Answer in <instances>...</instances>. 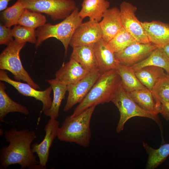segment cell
Wrapping results in <instances>:
<instances>
[{"label": "cell", "instance_id": "1", "mask_svg": "<svg viewBox=\"0 0 169 169\" xmlns=\"http://www.w3.org/2000/svg\"><path fill=\"white\" fill-rule=\"evenodd\" d=\"M4 136L9 144L0 150V169L18 164L21 169H43L31 148V144L37 137L34 131L12 128L6 131Z\"/></svg>", "mask_w": 169, "mask_h": 169}, {"label": "cell", "instance_id": "2", "mask_svg": "<svg viewBox=\"0 0 169 169\" xmlns=\"http://www.w3.org/2000/svg\"><path fill=\"white\" fill-rule=\"evenodd\" d=\"M120 84V77L115 69L101 74L71 115H76L90 107L111 101Z\"/></svg>", "mask_w": 169, "mask_h": 169}, {"label": "cell", "instance_id": "3", "mask_svg": "<svg viewBox=\"0 0 169 169\" xmlns=\"http://www.w3.org/2000/svg\"><path fill=\"white\" fill-rule=\"evenodd\" d=\"M95 107H90L76 115L66 117L59 128L58 139L84 147H88L91 137L90 122Z\"/></svg>", "mask_w": 169, "mask_h": 169}, {"label": "cell", "instance_id": "4", "mask_svg": "<svg viewBox=\"0 0 169 169\" xmlns=\"http://www.w3.org/2000/svg\"><path fill=\"white\" fill-rule=\"evenodd\" d=\"M76 8L67 18L59 23L52 24L48 23L38 28L35 30L37 40L35 47L37 48L45 40L55 38L59 40L64 48V55H67L68 47L73 34L76 29L82 23L83 19L79 14Z\"/></svg>", "mask_w": 169, "mask_h": 169}, {"label": "cell", "instance_id": "5", "mask_svg": "<svg viewBox=\"0 0 169 169\" xmlns=\"http://www.w3.org/2000/svg\"><path fill=\"white\" fill-rule=\"evenodd\" d=\"M111 101L118 108L120 113V119L116 128L117 133L123 131L126 122L135 116L148 118L158 124L160 123L158 114L146 111L141 107L132 98L129 93L123 88L121 84Z\"/></svg>", "mask_w": 169, "mask_h": 169}, {"label": "cell", "instance_id": "6", "mask_svg": "<svg viewBox=\"0 0 169 169\" xmlns=\"http://www.w3.org/2000/svg\"><path fill=\"white\" fill-rule=\"evenodd\" d=\"M26 44L14 40L7 46L0 55V69L10 72L17 81L22 80L36 89L40 87L31 78L23 66L20 58V53Z\"/></svg>", "mask_w": 169, "mask_h": 169}, {"label": "cell", "instance_id": "7", "mask_svg": "<svg viewBox=\"0 0 169 169\" xmlns=\"http://www.w3.org/2000/svg\"><path fill=\"white\" fill-rule=\"evenodd\" d=\"M24 8L45 13L54 21L64 19L77 8L74 0H20Z\"/></svg>", "mask_w": 169, "mask_h": 169}, {"label": "cell", "instance_id": "8", "mask_svg": "<svg viewBox=\"0 0 169 169\" xmlns=\"http://www.w3.org/2000/svg\"><path fill=\"white\" fill-rule=\"evenodd\" d=\"M101 74L98 69L90 71L77 82L67 86L68 95L64 111L67 112L84 99Z\"/></svg>", "mask_w": 169, "mask_h": 169}, {"label": "cell", "instance_id": "9", "mask_svg": "<svg viewBox=\"0 0 169 169\" xmlns=\"http://www.w3.org/2000/svg\"><path fill=\"white\" fill-rule=\"evenodd\" d=\"M120 10L123 27L137 42L142 43L150 42L141 22L136 16L137 8L130 3L124 1L120 4Z\"/></svg>", "mask_w": 169, "mask_h": 169}, {"label": "cell", "instance_id": "10", "mask_svg": "<svg viewBox=\"0 0 169 169\" xmlns=\"http://www.w3.org/2000/svg\"><path fill=\"white\" fill-rule=\"evenodd\" d=\"M0 80L6 82L14 87L21 94L33 97L43 104L42 111L44 114L50 108L52 103L50 94L52 89L50 86L43 91L38 90L29 84L11 79L5 70H0Z\"/></svg>", "mask_w": 169, "mask_h": 169}, {"label": "cell", "instance_id": "11", "mask_svg": "<svg viewBox=\"0 0 169 169\" xmlns=\"http://www.w3.org/2000/svg\"><path fill=\"white\" fill-rule=\"evenodd\" d=\"M158 47L151 42H137L119 52L115 53V57L119 64L130 67L146 59Z\"/></svg>", "mask_w": 169, "mask_h": 169}, {"label": "cell", "instance_id": "12", "mask_svg": "<svg viewBox=\"0 0 169 169\" xmlns=\"http://www.w3.org/2000/svg\"><path fill=\"white\" fill-rule=\"evenodd\" d=\"M102 38V33L99 22L89 20L81 23L74 31L69 45L76 46L93 45Z\"/></svg>", "mask_w": 169, "mask_h": 169}, {"label": "cell", "instance_id": "13", "mask_svg": "<svg viewBox=\"0 0 169 169\" xmlns=\"http://www.w3.org/2000/svg\"><path fill=\"white\" fill-rule=\"evenodd\" d=\"M59 123L56 119L50 118L44 127L45 136L43 140L31 146L33 151L36 153L39 159L40 165L43 169L46 166L49 157V151L53 141L57 137Z\"/></svg>", "mask_w": 169, "mask_h": 169}, {"label": "cell", "instance_id": "14", "mask_svg": "<svg viewBox=\"0 0 169 169\" xmlns=\"http://www.w3.org/2000/svg\"><path fill=\"white\" fill-rule=\"evenodd\" d=\"M99 23L102 39L109 42L123 28L120 9L116 7L109 8Z\"/></svg>", "mask_w": 169, "mask_h": 169}, {"label": "cell", "instance_id": "15", "mask_svg": "<svg viewBox=\"0 0 169 169\" xmlns=\"http://www.w3.org/2000/svg\"><path fill=\"white\" fill-rule=\"evenodd\" d=\"M89 72L75 60L70 59L67 63H64L56 72L55 79L61 84L67 86L77 82Z\"/></svg>", "mask_w": 169, "mask_h": 169}, {"label": "cell", "instance_id": "16", "mask_svg": "<svg viewBox=\"0 0 169 169\" xmlns=\"http://www.w3.org/2000/svg\"><path fill=\"white\" fill-rule=\"evenodd\" d=\"M93 47L98 63V69L101 74L116 69L119 63L107 42L101 38L94 44Z\"/></svg>", "mask_w": 169, "mask_h": 169}, {"label": "cell", "instance_id": "17", "mask_svg": "<svg viewBox=\"0 0 169 169\" xmlns=\"http://www.w3.org/2000/svg\"><path fill=\"white\" fill-rule=\"evenodd\" d=\"M141 23L150 42L161 48L169 44V24L159 21Z\"/></svg>", "mask_w": 169, "mask_h": 169}, {"label": "cell", "instance_id": "18", "mask_svg": "<svg viewBox=\"0 0 169 169\" xmlns=\"http://www.w3.org/2000/svg\"><path fill=\"white\" fill-rule=\"evenodd\" d=\"M110 6V2L107 0H83L79 16L82 19L89 17L90 19L99 22Z\"/></svg>", "mask_w": 169, "mask_h": 169}, {"label": "cell", "instance_id": "19", "mask_svg": "<svg viewBox=\"0 0 169 169\" xmlns=\"http://www.w3.org/2000/svg\"><path fill=\"white\" fill-rule=\"evenodd\" d=\"M93 45H83L73 48L70 59L75 60L90 72L98 69Z\"/></svg>", "mask_w": 169, "mask_h": 169}, {"label": "cell", "instance_id": "20", "mask_svg": "<svg viewBox=\"0 0 169 169\" xmlns=\"http://www.w3.org/2000/svg\"><path fill=\"white\" fill-rule=\"evenodd\" d=\"M6 86L1 81L0 82V121L3 119L9 113L18 112L25 115H28L29 111L25 106L19 104L12 100L5 91Z\"/></svg>", "mask_w": 169, "mask_h": 169}, {"label": "cell", "instance_id": "21", "mask_svg": "<svg viewBox=\"0 0 169 169\" xmlns=\"http://www.w3.org/2000/svg\"><path fill=\"white\" fill-rule=\"evenodd\" d=\"M135 73L141 83L151 91L159 80L168 75L163 68L154 66H145Z\"/></svg>", "mask_w": 169, "mask_h": 169}, {"label": "cell", "instance_id": "22", "mask_svg": "<svg viewBox=\"0 0 169 169\" xmlns=\"http://www.w3.org/2000/svg\"><path fill=\"white\" fill-rule=\"evenodd\" d=\"M115 69L120 77L122 86L127 92L147 89L139 80L131 67L119 64Z\"/></svg>", "mask_w": 169, "mask_h": 169}, {"label": "cell", "instance_id": "23", "mask_svg": "<svg viewBox=\"0 0 169 169\" xmlns=\"http://www.w3.org/2000/svg\"><path fill=\"white\" fill-rule=\"evenodd\" d=\"M46 81L52 88L53 97L50 108L44 114L50 118L57 119L59 116L62 101L65 99V93L67 91V87L59 83L55 79Z\"/></svg>", "mask_w": 169, "mask_h": 169}, {"label": "cell", "instance_id": "24", "mask_svg": "<svg viewBox=\"0 0 169 169\" xmlns=\"http://www.w3.org/2000/svg\"><path fill=\"white\" fill-rule=\"evenodd\" d=\"M148 66L161 67L169 75V58L162 48H157L146 59L130 67L135 72Z\"/></svg>", "mask_w": 169, "mask_h": 169}, {"label": "cell", "instance_id": "25", "mask_svg": "<svg viewBox=\"0 0 169 169\" xmlns=\"http://www.w3.org/2000/svg\"><path fill=\"white\" fill-rule=\"evenodd\" d=\"M132 98L144 110L158 114L159 109L151 91L146 89L128 92Z\"/></svg>", "mask_w": 169, "mask_h": 169}, {"label": "cell", "instance_id": "26", "mask_svg": "<svg viewBox=\"0 0 169 169\" xmlns=\"http://www.w3.org/2000/svg\"><path fill=\"white\" fill-rule=\"evenodd\" d=\"M143 146L148 154L146 168L154 169L162 164L169 155V143L161 145L157 149L153 148L145 142Z\"/></svg>", "mask_w": 169, "mask_h": 169}, {"label": "cell", "instance_id": "27", "mask_svg": "<svg viewBox=\"0 0 169 169\" xmlns=\"http://www.w3.org/2000/svg\"><path fill=\"white\" fill-rule=\"evenodd\" d=\"M20 0L2 11L0 20L2 24L10 28L18 24L19 20L25 9Z\"/></svg>", "mask_w": 169, "mask_h": 169}, {"label": "cell", "instance_id": "28", "mask_svg": "<svg viewBox=\"0 0 169 169\" xmlns=\"http://www.w3.org/2000/svg\"><path fill=\"white\" fill-rule=\"evenodd\" d=\"M46 21V17L41 13L25 9L19 20L18 24L35 30L44 25Z\"/></svg>", "mask_w": 169, "mask_h": 169}, {"label": "cell", "instance_id": "29", "mask_svg": "<svg viewBox=\"0 0 169 169\" xmlns=\"http://www.w3.org/2000/svg\"><path fill=\"white\" fill-rule=\"evenodd\" d=\"M136 42L133 36L123 28L108 43L114 53H116Z\"/></svg>", "mask_w": 169, "mask_h": 169}, {"label": "cell", "instance_id": "30", "mask_svg": "<svg viewBox=\"0 0 169 169\" xmlns=\"http://www.w3.org/2000/svg\"><path fill=\"white\" fill-rule=\"evenodd\" d=\"M11 31L15 41L20 43L35 44L37 38L34 29L18 24L14 26Z\"/></svg>", "mask_w": 169, "mask_h": 169}, {"label": "cell", "instance_id": "31", "mask_svg": "<svg viewBox=\"0 0 169 169\" xmlns=\"http://www.w3.org/2000/svg\"><path fill=\"white\" fill-rule=\"evenodd\" d=\"M151 92L157 105L161 101L169 102V75L159 80Z\"/></svg>", "mask_w": 169, "mask_h": 169}, {"label": "cell", "instance_id": "32", "mask_svg": "<svg viewBox=\"0 0 169 169\" xmlns=\"http://www.w3.org/2000/svg\"><path fill=\"white\" fill-rule=\"evenodd\" d=\"M11 29L3 25H0V44L7 46L14 40L13 39Z\"/></svg>", "mask_w": 169, "mask_h": 169}, {"label": "cell", "instance_id": "33", "mask_svg": "<svg viewBox=\"0 0 169 169\" xmlns=\"http://www.w3.org/2000/svg\"><path fill=\"white\" fill-rule=\"evenodd\" d=\"M158 104L159 105V113H160L166 120H169V102L161 101Z\"/></svg>", "mask_w": 169, "mask_h": 169}, {"label": "cell", "instance_id": "34", "mask_svg": "<svg viewBox=\"0 0 169 169\" xmlns=\"http://www.w3.org/2000/svg\"><path fill=\"white\" fill-rule=\"evenodd\" d=\"M12 0H0V11L2 12L7 8L9 2Z\"/></svg>", "mask_w": 169, "mask_h": 169}, {"label": "cell", "instance_id": "35", "mask_svg": "<svg viewBox=\"0 0 169 169\" xmlns=\"http://www.w3.org/2000/svg\"><path fill=\"white\" fill-rule=\"evenodd\" d=\"M162 48L166 55L169 58V44L164 46Z\"/></svg>", "mask_w": 169, "mask_h": 169}]
</instances>
